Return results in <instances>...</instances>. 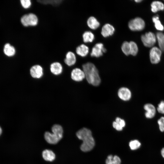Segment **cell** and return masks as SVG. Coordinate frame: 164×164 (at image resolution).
<instances>
[{"label":"cell","mask_w":164,"mask_h":164,"mask_svg":"<svg viewBox=\"0 0 164 164\" xmlns=\"http://www.w3.org/2000/svg\"><path fill=\"white\" fill-rule=\"evenodd\" d=\"M156 37L152 32L146 33L141 36V40L144 45L147 47L153 46L156 42Z\"/></svg>","instance_id":"cell-6"},{"label":"cell","mask_w":164,"mask_h":164,"mask_svg":"<svg viewBox=\"0 0 164 164\" xmlns=\"http://www.w3.org/2000/svg\"><path fill=\"white\" fill-rule=\"evenodd\" d=\"M42 156L46 161L52 162L55 158L54 153L51 150L45 149L42 152Z\"/></svg>","instance_id":"cell-17"},{"label":"cell","mask_w":164,"mask_h":164,"mask_svg":"<svg viewBox=\"0 0 164 164\" xmlns=\"http://www.w3.org/2000/svg\"><path fill=\"white\" fill-rule=\"evenodd\" d=\"M82 67L88 83L94 86H98L100 83L101 79L95 66L91 63L88 62L83 64Z\"/></svg>","instance_id":"cell-2"},{"label":"cell","mask_w":164,"mask_h":164,"mask_svg":"<svg viewBox=\"0 0 164 164\" xmlns=\"http://www.w3.org/2000/svg\"><path fill=\"white\" fill-rule=\"evenodd\" d=\"M161 154L162 157L164 158V148H163L161 151Z\"/></svg>","instance_id":"cell-34"},{"label":"cell","mask_w":164,"mask_h":164,"mask_svg":"<svg viewBox=\"0 0 164 164\" xmlns=\"http://www.w3.org/2000/svg\"><path fill=\"white\" fill-rule=\"evenodd\" d=\"M88 26L91 29H96L100 26V23L96 18L93 16L90 17L87 20Z\"/></svg>","instance_id":"cell-20"},{"label":"cell","mask_w":164,"mask_h":164,"mask_svg":"<svg viewBox=\"0 0 164 164\" xmlns=\"http://www.w3.org/2000/svg\"><path fill=\"white\" fill-rule=\"evenodd\" d=\"M4 52L8 56H14L16 53L15 48L9 43H6L4 46Z\"/></svg>","instance_id":"cell-18"},{"label":"cell","mask_w":164,"mask_h":164,"mask_svg":"<svg viewBox=\"0 0 164 164\" xmlns=\"http://www.w3.org/2000/svg\"><path fill=\"white\" fill-rule=\"evenodd\" d=\"M76 135L79 139L83 141L80 147L82 151L87 152L93 149L95 145V141L91 132L89 129L83 128L77 132Z\"/></svg>","instance_id":"cell-1"},{"label":"cell","mask_w":164,"mask_h":164,"mask_svg":"<svg viewBox=\"0 0 164 164\" xmlns=\"http://www.w3.org/2000/svg\"><path fill=\"white\" fill-rule=\"evenodd\" d=\"M121 48L122 52L126 55L130 54L131 47L129 42L125 41L122 43Z\"/></svg>","instance_id":"cell-26"},{"label":"cell","mask_w":164,"mask_h":164,"mask_svg":"<svg viewBox=\"0 0 164 164\" xmlns=\"http://www.w3.org/2000/svg\"><path fill=\"white\" fill-rule=\"evenodd\" d=\"M20 2L22 7L24 9H29L31 6V0H20Z\"/></svg>","instance_id":"cell-29"},{"label":"cell","mask_w":164,"mask_h":164,"mask_svg":"<svg viewBox=\"0 0 164 164\" xmlns=\"http://www.w3.org/2000/svg\"><path fill=\"white\" fill-rule=\"evenodd\" d=\"M30 73L32 77L39 78L43 75V69L40 65L35 64L31 67L30 69Z\"/></svg>","instance_id":"cell-9"},{"label":"cell","mask_w":164,"mask_h":164,"mask_svg":"<svg viewBox=\"0 0 164 164\" xmlns=\"http://www.w3.org/2000/svg\"><path fill=\"white\" fill-rule=\"evenodd\" d=\"M50 70L53 74L57 75L61 73L63 70V67L60 63L55 61L50 64Z\"/></svg>","instance_id":"cell-13"},{"label":"cell","mask_w":164,"mask_h":164,"mask_svg":"<svg viewBox=\"0 0 164 164\" xmlns=\"http://www.w3.org/2000/svg\"><path fill=\"white\" fill-rule=\"evenodd\" d=\"M106 51V49L104 47L103 44L101 43H98L92 48L91 55L92 56L99 57L102 56L103 53Z\"/></svg>","instance_id":"cell-8"},{"label":"cell","mask_w":164,"mask_h":164,"mask_svg":"<svg viewBox=\"0 0 164 164\" xmlns=\"http://www.w3.org/2000/svg\"><path fill=\"white\" fill-rule=\"evenodd\" d=\"M115 121L118 123L123 128L124 127L125 125V121L119 118H117L115 119Z\"/></svg>","instance_id":"cell-32"},{"label":"cell","mask_w":164,"mask_h":164,"mask_svg":"<svg viewBox=\"0 0 164 164\" xmlns=\"http://www.w3.org/2000/svg\"><path fill=\"white\" fill-rule=\"evenodd\" d=\"M2 130L1 127L0 126V136L2 135Z\"/></svg>","instance_id":"cell-35"},{"label":"cell","mask_w":164,"mask_h":164,"mask_svg":"<svg viewBox=\"0 0 164 164\" xmlns=\"http://www.w3.org/2000/svg\"><path fill=\"white\" fill-rule=\"evenodd\" d=\"M71 75V78L76 81H81L85 77L84 71L78 68H75L72 70Z\"/></svg>","instance_id":"cell-10"},{"label":"cell","mask_w":164,"mask_h":164,"mask_svg":"<svg viewBox=\"0 0 164 164\" xmlns=\"http://www.w3.org/2000/svg\"><path fill=\"white\" fill-rule=\"evenodd\" d=\"M52 133L48 132H45L44 138L49 143L55 144L57 143L62 138L63 130L62 127L58 124L54 125L52 128Z\"/></svg>","instance_id":"cell-3"},{"label":"cell","mask_w":164,"mask_h":164,"mask_svg":"<svg viewBox=\"0 0 164 164\" xmlns=\"http://www.w3.org/2000/svg\"><path fill=\"white\" fill-rule=\"evenodd\" d=\"M121 163L120 159L117 155H109L106 160V164H120Z\"/></svg>","instance_id":"cell-21"},{"label":"cell","mask_w":164,"mask_h":164,"mask_svg":"<svg viewBox=\"0 0 164 164\" xmlns=\"http://www.w3.org/2000/svg\"><path fill=\"white\" fill-rule=\"evenodd\" d=\"M114 31V27L109 24H106L102 27L101 33L104 37H107L113 35Z\"/></svg>","instance_id":"cell-15"},{"label":"cell","mask_w":164,"mask_h":164,"mask_svg":"<svg viewBox=\"0 0 164 164\" xmlns=\"http://www.w3.org/2000/svg\"><path fill=\"white\" fill-rule=\"evenodd\" d=\"M82 37L83 41L85 43L92 42L94 39V34L91 31H87L83 34Z\"/></svg>","instance_id":"cell-23"},{"label":"cell","mask_w":164,"mask_h":164,"mask_svg":"<svg viewBox=\"0 0 164 164\" xmlns=\"http://www.w3.org/2000/svg\"><path fill=\"white\" fill-rule=\"evenodd\" d=\"M113 126L116 130L118 131L122 130L123 128L118 123L115 121L113 122Z\"/></svg>","instance_id":"cell-33"},{"label":"cell","mask_w":164,"mask_h":164,"mask_svg":"<svg viewBox=\"0 0 164 164\" xmlns=\"http://www.w3.org/2000/svg\"><path fill=\"white\" fill-rule=\"evenodd\" d=\"M156 37L158 42L159 49L164 52V34L161 32H158Z\"/></svg>","instance_id":"cell-22"},{"label":"cell","mask_w":164,"mask_h":164,"mask_svg":"<svg viewBox=\"0 0 164 164\" xmlns=\"http://www.w3.org/2000/svg\"><path fill=\"white\" fill-rule=\"evenodd\" d=\"M118 95L119 97L125 101L130 99L131 97V93L130 90L127 88L122 87L118 90Z\"/></svg>","instance_id":"cell-14"},{"label":"cell","mask_w":164,"mask_h":164,"mask_svg":"<svg viewBox=\"0 0 164 164\" xmlns=\"http://www.w3.org/2000/svg\"><path fill=\"white\" fill-rule=\"evenodd\" d=\"M152 20L154 23L155 26L157 30L160 31H162L164 30V27L160 21L158 15L153 17Z\"/></svg>","instance_id":"cell-25"},{"label":"cell","mask_w":164,"mask_h":164,"mask_svg":"<svg viewBox=\"0 0 164 164\" xmlns=\"http://www.w3.org/2000/svg\"><path fill=\"white\" fill-rule=\"evenodd\" d=\"M130 47V54L133 55H136L138 52V47L136 44L134 42L131 41L129 42Z\"/></svg>","instance_id":"cell-28"},{"label":"cell","mask_w":164,"mask_h":164,"mask_svg":"<svg viewBox=\"0 0 164 164\" xmlns=\"http://www.w3.org/2000/svg\"><path fill=\"white\" fill-rule=\"evenodd\" d=\"M144 108L145 111V115L146 118L151 119L155 116L156 109L154 105L150 103H147L145 104Z\"/></svg>","instance_id":"cell-11"},{"label":"cell","mask_w":164,"mask_h":164,"mask_svg":"<svg viewBox=\"0 0 164 164\" xmlns=\"http://www.w3.org/2000/svg\"><path fill=\"white\" fill-rule=\"evenodd\" d=\"M157 111L160 114H164V101H162L158 104Z\"/></svg>","instance_id":"cell-31"},{"label":"cell","mask_w":164,"mask_h":164,"mask_svg":"<svg viewBox=\"0 0 164 164\" xmlns=\"http://www.w3.org/2000/svg\"><path fill=\"white\" fill-rule=\"evenodd\" d=\"M89 50L87 46L85 44H82L76 47L75 51L78 55L82 57H84L88 54Z\"/></svg>","instance_id":"cell-16"},{"label":"cell","mask_w":164,"mask_h":164,"mask_svg":"<svg viewBox=\"0 0 164 164\" xmlns=\"http://www.w3.org/2000/svg\"><path fill=\"white\" fill-rule=\"evenodd\" d=\"M151 5V11L153 12H156L164 9V5L160 1H154L152 3Z\"/></svg>","instance_id":"cell-19"},{"label":"cell","mask_w":164,"mask_h":164,"mask_svg":"<svg viewBox=\"0 0 164 164\" xmlns=\"http://www.w3.org/2000/svg\"><path fill=\"white\" fill-rule=\"evenodd\" d=\"M20 20L22 25L25 27L35 26L37 25L39 22L37 15L32 12L23 14Z\"/></svg>","instance_id":"cell-4"},{"label":"cell","mask_w":164,"mask_h":164,"mask_svg":"<svg viewBox=\"0 0 164 164\" xmlns=\"http://www.w3.org/2000/svg\"><path fill=\"white\" fill-rule=\"evenodd\" d=\"M144 20L140 17H136L130 20L128 23L129 28L133 31L142 30L145 27Z\"/></svg>","instance_id":"cell-5"},{"label":"cell","mask_w":164,"mask_h":164,"mask_svg":"<svg viewBox=\"0 0 164 164\" xmlns=\"http://www.w3.org/2000/svg\"><path fill=\"white\" fill-rule=\"evenodd\" d=\"M37 1L43 4L56 6L60 5L62 2V0H37Z\"/></svg>","instance_id":"cell-24"},{"label":"cell","mask_w":164,"mask_h":164,"mask_svg":"<svg viewBox=\"0 0 164 164\" xmlns=\"http://www.w3.org/2000/svg\"><path fill=\"white\" fill-rule=\"evenodd\" d=\"M135 2H141L142 1V0H135Z\"/></svg>","instance_id":"cell-36"},{"label":"cell","mask_w":164,"mask_h":164,"mask_svg":"<svg viewBox=\"0 0 164 164\" xmlns=\"http://www.w3.org/2000/svg\"><path fill=\"white\" fill-rule=\"evenodd\" d=\"M161 50L157 47H153L150 50L149 57L151 63L157 64L160 61L162 54Z\"/></svg>","instance_id":"cell-7"},{"label":"cell","mask_w":164,"mask_h":164,"mask_svg":"<svg viewBox=\"0 0 164 164\" xmlns=\"http://www.w3.org/2000/svg\"><path fill=\"white\" fill-rule=\"evenodd\" d=\"M141 145L140 142L137 140H132L129 143V147L132 150H135L138 149L140 146Z\"/></svg>","instance_id":"cell-27"},{"label":"cell","mask_w":164,"mask_h":164,"mask_svg":"<svg viewBox=\"0 0 164 164\" xmlns=\"http://www.w3.org/2000/svg\"><path fill=\"white\" fill-rule=\"evenodd\" d=\"M75 54L72 51H69L66 54L63 62L67 65L71 66L74 65L76 62Z\"/></svg>","instance_id":"cell-12"},{"label":"cell","mask_w":164,"mask_h":164,"mask_svg":"<svg viewBox=\"0 0 164 164\" xmlns=\"http://www.w3.org/2000/svg\"><path fill=\"white\" fill-rule=\"evenodd\" d=\"M160 130L161 132H164V117H161L157 121Z\"/></svg>","instance_id":"cell-30"}]
</instances>
